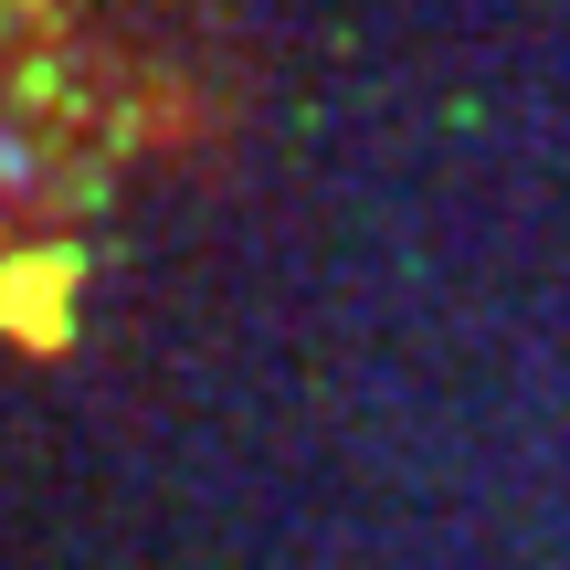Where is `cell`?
<instances>
[{"label":"cell","instance_id":"1","mask_svg":"<svg viewBox=\"0 0 570 570\" xmlns=\"http://www.w3.org/2000/svg\"><path fill=\"white\" fill-rule=\"evenodd\" d=\"M75 254L63 244H32V254H11L0 265V338H21V348H63V327H75Z\"/></svg>","mask_w":570,"mask_h":570}]
</instances>
